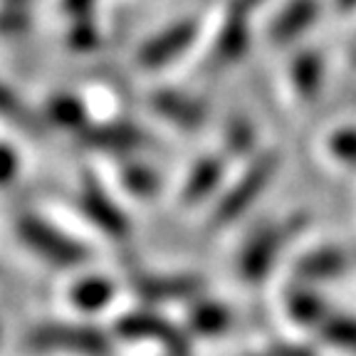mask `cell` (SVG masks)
<instances>
[{
  "label": "cell",
  "mask_w": 356,
  "mask_h": 356,
  "mask_svg": "<svg viewBox=\"0 0 356 356\" xmlns=\"http://www.w3.org/2000/svg\"><path fill=\"white\" fill-rule=\"evenodd\" d=\"M280 163H282V156L275 149L260 151L257 156H252L238 181L228 186L225 193L218 198L216 208L211 213V228H225V225L238 220L265 193L267 186L273 184Z\"/></svg>",
  "instance_id": "cell-1"
},
{
  "label": "cell",
  "mask_w": 356,
  "mask_h": 356,
  "mask_svg": "<svg viewBox=\"0 0 356 356\" xmlns=\"http://www.w3.org/2000/svg\"><path fill=\"white\" fill-rule=\"evenodd\" d=\"M15 235L33 255L52 267H77L89 260V248L67 235L38 213H20L15 218Z\"/></svg>",
  "instance_id": "cell-2"
},
{
  "label": "cell",
  "mask_w": 356,
  "mask_h": 356,
  "mask_svg": "<svg viewBox=\"0 0 356 356\" xmlns=\"http://www.w3.org/2000/svg\"><path fill=\"white\" fill-rule=\"evenodd\" d=\"M307 225V216H292L280 222H262L245 238L238 252V270L248 282H262L287 243Z\"/></svg>",
  "instance_id": "cell-3"
},
{
  "label": "cell",
  "mask_w": 356,
  "mask_h": 356,
  "mask_svg": "<svg viewBox=\"0 0 356 356\" xmlns=\"http://www.w3.org/2000/svg\"><path fill=\"white\" fill-rule=\"evenodd\" d=\"M25 344L35 351H70L79 356H106L111 341L102 329L74 322H42L25 337Z\"/></svg>",
  "instance_id": "cell-4"
},
{
  "label": "cell",
  "mask_w": 356,
  "mask_h": 356,
  "mask_svg": "<svg viewBox=\"0 0 356 356\" xmlns=\"http://www.w3.org/2000/svg\"><path fill=\"white\" fill-rule=\"evenodd\" d=\"M198 35L200 22L195 17H184V20L171 22L161 33L151 35L136 50V67H141L146 72H156V70L173 65L198 42Z\"/></svg>",
  "instance_id": "cell-5"
},
{
  "label": "cell",
  "mask_w": 356,
  "mask_h": 356,
  "mask_svg": "<svg viewBox=\"0 0 356 356\" xmlns=\"http://www.w3.org/2000/svg\"><path fill=\"white\" fill-rule=\"evenodd\" d=\"M77 211L87 218L95 228H99L109 238H127L129 235V218L119 208V203L109 195V191L102 186V181L92 171L84 168L82 181H79L77 200H74Z\"/></svg>",
  "instance_id": "cell-6"
},
{
  "label": "cell",
  "mask_w": 356,
  "mask_h": 356,
  "mask_svg": "<svg viewBox=\"0 0 356 356\" xmlns=\"http://www.w3.org/2000/svg\"><path fill=\"white\" fill-rule=\"evenodd\" d=\"M119 339L124 341H151L159 344L168 356H188V339L186 334L168 319L156 317L154 312H127L114 324Z\"/></svg>",
  "instance_id": "cell-7"
},
{
  "label": "cell",
  "mask_w": 356,
  "mask_h": 356,
  "mask_svg": "<svg viewBox=\"0 0 356 356\" xmlns=\"http://www.w3.org/2000/svg\"><path fill=\"white\" fill-rule=\"evenodd\" d=\"M134 292L144 302H181L195 300L206 289L200 275L178 273V275H156V273H136L131 280Z\"/></svg>",
  "instance_id": "cell-8"
},
{
  "label": "cell",
  "mask_w": 356,
  "mask_h": 356,
  "mask_svg": "<svg viewBox=\"0 0 356 356\" xmlns=\"http://www.w3.org/2000/svg\"><path fill=\"white\" fill-rule=\"evenodd\" d=\"M79 139H82V144L89 146V149L106 151V154H119V156L134 154V151L154 146L151 134L131 122L89 124V127L79 134Z\"/></svg>",
  "instance_id": "cell-9"
},
{
  "label": "cell",
  "mask_w": 356,
  "mask_h": 356,
  "mask_svg": "<svg viewBox=\"0 0 356 356\" xmlns=\"http://www.w3.org/2000/svg\"><path fill=\"white\" fill-rule=\"evenodd\" d=\"M149 106L181 131H195L208 119L206 102L200 97L178 92V89H156V92H151Z\"/></svg>",
  "instance_id": "cell-10"
},
{
  "label": "cell",
  "mask_w": 356,
  "mask_h": 356,
  "mask_svg": "<svg viewBox=\"0 0 356 356\" xmlns=\"http://www.w3.org/2000/svg\"><path fill=\"white\" fill-rule=\"evenodd\" d=\"M349 270V255L337 245H319L307 250L300 260L295 262V280L300 282H329L339 280Z\"/></svg>",
  "instance_id": "cell-11"
},
{
  "label": "cell",
  "mask_w": 356,
  "mask_h": 356,
  "mask_svg": "<svg viewBox=\"0 0 356 356\" xmlns=\"http://www.w3.org/2000/svg\"><path fill=\"white\" fill-rule=\"evenodd\" d=\"M319 0H289L287 6L275 15L267 28V38L273 44H289L317 22Z\"/></svg>",
  "instance_id": "cell-12"
},
{
  "label": "cell",
  "mask_w": 356,
  "mask_h": 356,
  "mask_svg": "<svg viewBox=\"0 0 356 356\" xmlns=\"http://www.w3.org/2000/svg\"><path fill=\"white\" fill-rule=\"evenodd\" d=\"M222 176H225L222 156H218V154L200 156L198 161L191 166L188 176H186V181H184L181 203H184V206H198V203L208 200L218 191Z\"/></svg>",
  "instance_id": "cell-13"
},
{
  "label": "cell",
  "mask_w": 356,
  "mask_h": 356,
  "mask_svg": "<svg viewBox=\"0 0 356 356\" xmlns=\"http://www.w3.org/2000/svg\"><path fill=\"white\" fill-rule=\"evenodd\" d=\"M284 309L289 319L300 327H322L329 319L327 300L314 289V284L300 280H295V284L284 292Z\"/></svg>",
  "instance_id": "cell-14"
},
{
  "label": "cell",
  "mask_w": 356,
  "mask_h": 356,
  "mask_svg": "<svg viewBox=\"0 0 356 356\" xmlns=\"http://www.w3.org/2000/svg\"><path fill=\"white\" fill-rule=\"evenodd\" d=\"M289 84L300 102H317L324 87V57L319 50H302L289 62Z\"/></svg>",
  "instance_id": "cell-15"
},
{
  "label": "cell",
  "mask_w": 356,
  "mask_h": 356,
  "mask_svg": "<svg viewBox=\"0 0 356 356\" xmlns=\"http://www.w3.org/2000/svg\"><path fill=\"white\" fill-rule=\"evenodd\" d=\"M117 287L104 275H84L70 284L67 300L79 314H99L114 302Z\"/></svg>",
  "instance_id": "cell-16"
},
{
  "label": "cell",
  "mask_w": 356,
  "mask_h": 356,
  "mask_svg": "<svg viewBox=\"0 0 356 356\" xmlns=\"http://www.w3.org/2000/svg\"><path fill=\"white\" fill-rule=\"evenodd\" d=\"M230 324H233V312L222 302L216 300H191V307L186 312V327L195 337H203V339H216L222 332H228Z\"/></svg>",
  "instance_id": "cell-17"
},
{
  "label": "cell",
  "mask_w": 356,
  "mask_h": 356,
  "mask_svg": "<svg viewBox=\"0 0 356 356\" xmlns=\"http://www.w3.org/2000/svg\"><path fill=\"white\" fill-rule=\"evenodd\" d=\"M44 119L67 131L82 134L89 127L87 106L74 95H52L44 104Z\"/></svg>",
  "instance_id": "cell-18"
},
{
  "label": "cell",
  "mask_w": 356,
  "mask_h": 356,
  "mask_svg": "<svg viewBox=\"0 0 356 356\" xmlns=\"http://www.w3.org/2000/svg\"><path fill=\"white\" fill-rule=\"evenodd\" d=\"M117 176H119L122 188L139 200L154 198V195L159 193V188H161V176L144 161H131V159H129V161H124L122 166H119Z\"/></svg>",
  "instance_id": "cell-19"
},
{
  "label": "cell",
  "mask_w": 356,
  "mask_h": 356,
  "mask_svg": "<svg viewBox=\"0 0 356 356\" xmlns=\"http://www.w3.org/2000/svg\"><path fill=\"white\" fill-rule=\"evenodd\" d=\"M257 141L255 127L248 117H230L222 131V144H225V154L228 156H248L252 154Z\"/></svg>",
  "instance_id": "cell-20"
},
{
  "label": "cell",
  "mask_w": 356,
  "mask_h": 356,
  "mask_svg": "<svg viewBox=\"0 0 356 356\" xmlns=\"http://www.w3.org/2000/svg\"><path fill=\"white\" fill-rule=\"evenodd\" d=\"M319 332H322V339L327 341V344L356 351V317H346V314L329 317L327 322L319 327Z\"/></svg>",
  "instance_id": "cell-21"
},
{
  "label": "cell",
  "mask_w": 356,
  "mask_h": 356,
  "mask_svg": "<svg viewBox=\"0 0 356 356\" xmlns=\"http://www.w3.org/2000/svg\"><path fill=\"white\" fill-rule=\"evenodd\" d=\"M327 151L334 161L356 168V127H339L327 136Z\"/></svg>",
  "instance_id": "cell-22"
},
{
  "label": "cell",
  "mask_w": 356,
  "mask_h": 356,
  "mask_svg": "<svg viewBox=\"0 0 356 356\" xmlns=\"http://www.w3.org/2000/svg\"><path fill=\"white\" fill-rule=\"evenodd\" d=\"M33 0H6L3 6V35L17 38L33 25Z\"/></svg>",
  "instance_id": "cell-23"
},
{
  "label": "cell",
  "mask_w": 356,
  "mask_h": 356,
  "mask_svg": "<svg viewBox=\"0 0 356 356\" xmlns=\"http://www.w3.org/2000/svg\"><path fill=\"white\" fill-rule=\"evenodd\" d=\"M99 40H102L99 28L89 20V15L74 17L72 30H70V35H67V42H70V47H72V50H77V52L95 50L97 44H99Z\"/></svg>",
  "instance_id": "cell-24"
},
{
  "label": "cell",
  "mask_w": 356,
  "mask_h": 356,
  "mask_svg": "<svg viewBox=\"0 0 356 356\" xmlns=\"http://www.w3.org/2000/svg\"><path fill=\"white\" fill-rule=\"evenodd\" d=\"M3 114H6V119L17 122L22 129H28V131H38L40 129V119L17 99L15 92L10 89V84H6V89H3Z\"/></svg>",
  "instance_id": "cell-25"
},
{
  "label": "cell",
  "mask_w": 356,
  "mask_h": 356,
  "mask_svg": "<svg viewBox=\"0 0 356 356\" xmlns=\"http://www.w3.org/2000/svg\"><path fill=\"white\" fill-rule=\"evenodd\" d=\"M20 156H17V151L13 149L10 141H6L3 144V184L10 186L13 181L17 178V171H20Z\"/></svg>",
  "instance_id": "cell-26"
},
{
  "label": "cell",
  "mask_w": 356,
  "mask_h": 356,
  "mask_svg": "<svg viewBox=\"0 0 356 356\" xmlns=\"http://www.w3.org/2000/svg\"><path fill=\"white\" fill-rule=\"evenodd\" d=\"M97 0H62V8H65L67 15L79 17V15H89L95 10Z\"/></svg>",
  "instance_id": "cell-27"
},
{
  "label": "cell",
  "mask_w": 356,
  "mask_h": 356,
  "mask_svg": "<svg viewBox=\"0 0 356 356\" xmlns=\"http://www.w3.org/2000/svg\"><path fill=\"white\" fill-rule=\"evenodd\" d=\"M265 356H314L309 349L305 346H297V344H280L273 346L270 351H265Z\"/></svg>",
  "instance_id": "cell-28"
},
{
  "label": "cell",
  "mask_w": 356,
  "mask_h": 356,
  "mask_svg": "<svg viewBox=\"0 0 356 356\" xmlns=\"http://www.w3.org/2000/svg\"><path fill=\"white\" fill-rule=\"evenodd\" d=\"M337 6H339V10H344V13H349V10H354L356 8V0H334Z\"/></svg>",
  "instance_id": "cell-29"
},
{
  "label": "cell",
  "mask_w": 356,
  "mask_h": 356,
  "mask_svg": "<svg viewBox=\"0 0 356 356\" xmlns=\"http://www.w3.org/2000/svg\"><path fill=\"white\" fill-rule=\"evenodd\" d=\"M349 65L356 70V35H354V40H351V47H349Z\"/></svg>",
  "instance_id": "cell-30"
}]
</instances>
